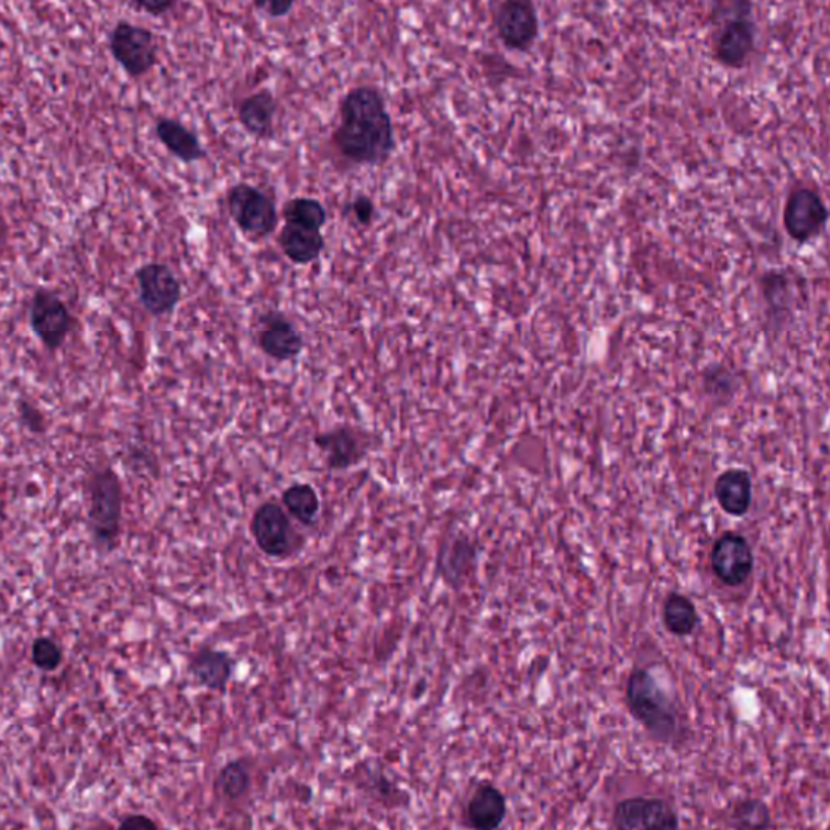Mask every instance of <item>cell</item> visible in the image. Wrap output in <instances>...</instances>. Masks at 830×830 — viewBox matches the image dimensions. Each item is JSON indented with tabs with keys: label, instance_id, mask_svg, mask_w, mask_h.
I'll return each mask as SVG.
<instances>
[{
	"label": "cell",
	"instance_id": "6da1fadb",
	"mask_svg": "<svg viewBox=\"0 0 830 830\" xmlns=\"http://www.w3.org/2000/svg\"><path fill=\"white\" fill-rule=\"evenodd\" d=\"M331 142L341 158L357 166H381L391 158L395 125L380 88L362 85L344 95Z\"/></svg>",
	"mask_w": 830,
	"mask_h": 830
},
{
	"label": "cell",
	"instance_id": "7a4b0ae2",
	"mask_svg": "<svg viewBox=\"0 0 830 830\" xmlns=\"http://www.w3.org/2000/svg\"><path fill=\"white\" fill-rule=\"evenodd\" d=\"M624 701L631 716L655 740L675 744L685 738L682 712L675 699L649 668L637 667L631 672Z\"/></svg>",
	"mask_w": 830,
	"mask_h": 830
},
{
	"label": "cell",
	"instance_id": "3957f363",
	"mask_svg": "<svg viewBox=\"0 0 830 830\" xmlns=\"http://www.w3.org/2000/svg\"><path fill=\"white\" fill-rule=\"evenodd\" d=\"M90 510L88 529L99 552L111 553L119 546L124 514V487L111 466L93 471L88 484Z\"/></svg>",
	"mask_w": 830,
	"mask_h": 830
},
{
	"label": "cell",
	"instance_id": "277c9868",
	"mask_svg": "<svg viewBox=\"0 0 830 830\" xmlns=\"http://www.w3.org/2000/svg\"><path fill=\"white\" fill-rule=\"evenodd\" d=\"M713 56L727 67H741L756 46V25L750 3H722L713 12Z\"/></svg>",
	"mask_w": 830,
	"mask_h": 830
},
{
	"label": "cell",
	"instance_id": "5b68a950",
	"mask_svg": "<svg viewBox=\"0 0 830 830\" xmlns=\"http://www.w3.org/2000/svg\"><path fill=\"white\" fill-rule=\"evenodd\" d=\"M251 534L263 555L273 560L292 558L302 552L306 539L276 501H265L254 511Z\"/></svg>",
	"mask_w": 830,
	"mask_h": 830
},
{
	"label": "cell",
	"instance_id": "8992f818",
	"mask_svg": "<svg viewBox=\"0 0 830 830\" xmlns=\"http://www.w3.org/2000/svg\"><path fill=\"white\" fill-rule=\"evenodd\" d=\"M225 204L229 217L245 235L265 239L278 229L279 213L275 201L252 184L239 182L232 186L225 195Z\"/></svg>",
	"mask_w": 830,
	"mask_h": 830
},
{
	"label": "cell",
	"instance_id": "52a82bcc",
	"mask_svg": "<svg viewBox=\"0 0 830 830\" xmlns=\"http://www.w3.org/2000/svg\"><path fill=\"white\" fill-rule=\"evenodd\" d=\"M109 49L115 63L132 78L150 74L158 64V43L155 34L152 30L128 20L115 23L109 34Z\"/></svg>",
	"mask_w": 830,
	"mask_h": 830
},
{
	"label": "cell",
	"instance_id": "ba28073f",
	"mask_svg": "<svg viewBox=\"0 0 830 830\" xmlns=\"http://www.w3.org/2000/svg\"><path fill=\"white\" fill-rule=\"evenodd\" d=\"M324 467L330 473H344L367 460L372 450V435L367 430L340 423L313 436Z\"/></svg>",
	"mask_w": 830,
	"mask_h": 830
},
{
	"label": "cell",
	"instance_id": "9c48e42d",
	"mask_svg": "<svg viewBox=\"0 0 830 830\" xmlns=\"http://www.w3.org/2000/svg\"><path fill=\"white\" fill-rule=\"evenodd\" d=\"M140 302L156 319L170 316L182 300V285L164 263H146L135 273Z\"/></svg>",
	"mask_w": 830,
	"mask_h": 830
},
{
	"label": "cell",
	"instance_id": "30bf717a",
	"mask_svg": "<svg viewBox=\"0 0 830 830\" xmlns=\"http://www.w3.org/2000/svg\"><path fill=\"white\" fill-rule=\"evenodd\" d=\"M30 327L47 350L57 351L63 347L74 327V317L57 294L37 289L30 309Z\"/></svg>",
	"mask_w": 830,
	"mask_h": 830
},
{
	"label": "cell",
	"instance_id": "8fae6325",
	"mask_svg": "<svg viewBox=\"0 0 830 830\" xmlns=\"http://www.w3.org/2000/svg\"><path fill=\"white\" fill-rule=\"evenodd\" d=\"M710 569L713 576L729 587H740L754 572V553L750 542L738 532L720 535L710 550Z\"/></svg>",
	"mask_w": 830,
	"mask_h": 830
},
{
	"label": "cell",
	"instance_id": "7c38bea8",
	"mask_svg": "<svg viewBox=\"0 0 830 830\" xmlns=\"http://www.w3.org/2000/svg\"><path fill=\"white\" fill-rule=\"evenodd\" d=\"M615 830H679L678 812L662 798L633 797L618 803Z\"/></svg>",
	"mask_w": 830,
	"mask_h": 830
},
{
	"label": "cell",
	"instance_id": "4fadbf2b",
	"mask_svg": "<svg viewBox=\"0 0 830 830\" xmlns=\"http://www.w3.org/2000/svg\"><path fill=\"white\" fill-rule=\"evenodd\" d=\"M828 217L825 200L816 190L799 187L788 195L784 225L794 241L808 242L818 237L825 231Z\"/></svg>",
	"mask_w": 830,
	"mask_h": 830
},
{
	"label": "cell",
	"instance_id": "5bb4252c",
	"mask_svg": "<svg viewBox=\"0 0 830 830\" xmlns=\"http://www.w3.org/2000/svg\"><path fill=\"white\" fill-rule=\"evenodd\" d=\"M259 351L276 362L296 361L306 347L302 333L289 317L278 310H268L259 319L256 334Z\"/></svg>",
	"mask_w": 830,
	"mask_h": 830
},
{
	"label": "cell",
	"instance_id": "9a60e30c",
	"mask_svg": "<svg viewBox=\"0 0 830 830\" xmlns=\"http://www.w3.org/2000/svg\"><path fill=\"white\" fill-rule=\"evenodd\" d=\"M494 23L505 46L514 51H528L538 40L541 30L534 3L522 0L500 3L494 15Z\"/></svg>",
	"mask_w": 830,
	"mask_h": 830
},
{
	"label": "cell",
	"instance_id": "2e32d148",
	"mask_svg": "<svg viewBox=\"0 0 830 830\" xmlns=\"http://www.w3.org/2000/svg\"><path fill=\"white\" fill-rule=\"evenodd\" d=\"M476 562V543L464 532H456L440 545L439 555H436V576L442 577L446 586L461 589L474 572Z\"/></svg>",
	"mask_w": 830,
	"mask_h": 830
},
{
	"label": "cell",
	"instance_id": "e0dca14e",
	"mask_svg": "<svg viewBox=\"0 0 830 830\" xmlns=\"http://www.w3.org/2000/svg\"><path fill=\"white\" fill-rule=\"evenodd\" d=\"M235 662L231 654L221 649L203 648L193 652L189 672L195 682L210 691L224 693L234 675Z\"/></svg>",
	"mask_w": 830,
	"mask_h": 830
},
{
	"label": "cell",
	"instance_id": "ac0fdd59",
	"mask_svg": "<svg viewBox=\"0 0 830 830\" xmlns=\"http://www.w3.org/2000/svg\"><path fill=\"white\" fill-rule=\"evenodd\" d=\"M276 112L278 101L266 88L248 95L237 104L239 122L256 140H272L275 136Z\"/></svg>",
	"mask_w": 830,
	"mask_h": 830
},
{
	"label": "cell",
	"instance_id": "d6986e66",
	"mask_svg": "<svg viewBox=\"0 0 830 830\" xmlns=\"http://www.w3.org/2000/svg\"><path fill=\"white\" fill-rule=\"evenodd\" d=\"M507 812L503 792L495 785L482 784L467 803V825L474 830H498L503 825Z\"/></svg>",
	"mask_w": 830,
	"mask_h": 830
},
{
	"label": "cell",
	"instance_id": "ffe728a7",
	"mask_svg": "<svg viewBox=\"0 0 830 830\" xmlns=\"http://www.w3.org/2000/svg\"><path fill=\"white\" fill-rule=\"evenodd\" d=\"M717 503L733 518L746 514L753 501V480L750 473L740 467L726 471L717 477L713 485Z\"/></svg>",
	"mask_w": 830,
	"mask_h": 830
},
{
	"label": "cell",
	"instance_id": "44dd1931",
	"mask_svg": "<svg viewBox=\"0 0 830 830\" xmlns=\"http://www.w3.org/2000/svg\"><path fill=\"white\" fill-rule=\"evenodd\" d=\"M278 244L283 254L294 265L307 266L319 262L327 247L321 231L302 228V225L286 223L278 235Z\"/></svg>",
	"mask_w": 830,
	"mask_h": 830
},
{
	"label": "cell",
	"instance_id": "7402d4cb",
	"mask_svg": "<svg viewBox=\"0 0 830 830\" xmlns=\"http://www.w3.org/2000/svg\"><path fill=\"white\" fill-rule=\"evenodd\" d=\"M156 136L164 148L184 164L198 163L207 158V152L201 146L197 133L192 132L186 125L180 124L176 119L161 118L156 122Z\"/></svg>",
	"mask_w": 830,
	"mask_h": 830
},
{
	"label": "cell",
	"instance_id": "603a6c76",
	"mask_svg": "<svg viewBox=\"0 0 830 830\" xmlns=\"http://www.w3.org/2000/svg\"><path fill=\"white\" fill-rule=\"evenodd\" d=\"M281 507L294 521L312 528L321 511L319 491L309 482H294L283 491Z\"/></svg>",
	"mask_w": 830,
	"mask_h": 830
},
{
	"label": "cell",
	"instance_id": "cb8c5ba5",
	"mask_svg": "<svg viewBox=\"0 0 830 830\" xmlns=\"http://www.w3.org/2000/svg\"><path fill=\"white\" fill-rule=\"evenodd\" d=\"M664 624L675 637L685 638L695 633L699 615L693 600L683 594L672 593L664 602Z\"/></svg>",
	"mask_w": 830,
	"mask_h": 830
},
{
	"label": "cell",
	"instance_id": "d4e9b609",
	"mask_svg": "<svg viewBox=\"0 0 830 830\" xmlns=\"http://www.w3.org/2000/svg\"><path fill=\"white\" fill-rule=\"evenodd\" d=\"M283 218L286 223L321 231L327 224L328 213L327 208L317 198L296 197L286 201L283 207Z\"/></svg>",
	"mask_w": 830,
	"mask_h": 830
},
{
	"label": "cell",
	"instance_id": "484cf974",
	"mask_svg": "<svg viewBox=\"0 0 830 830\" xmlns=\"http://www.w3.org/2000/svg\"><path fill=\"white\" fill-rule=\"evenodd\" d=\"M729 821L733 830H768L772 825L771 809L761 799H741L733 806Z\"/></svg>",
	"mask_w": 830,
	"mask_h": 830
},
{
	"label": "cell",
	"instance_id": "4316f807",
	"mask_svg": "<svg viewBox=\"0 0 830 830\" xmlns=\"http://www.w3.org/2000/svg\"><path fill=\"white\" fill-rule=\"evenodd\" d=\"M218 788L228 799H239L247 794L251 788V772L241 761H232L221 768L218 775Z\"/></svg>",
	"mask_w": 830,
	"mask_h": 830
},
{
	"label": "cell",
	"instance_id": "83f0119b",
	"mask_svg": "<svg viewBox=\"0 0 830 830\" xmlns=\"http://www.w3.org/2000/svg\"><path fill=\"white\" fill-rule=\"evenodd\" d=\"M32 659L40 671L54 672L63 664V649L54 639L37 638L33 642Z\"/></svg>",
	"mask_w": 830,
	"mask_h": 830
},
{
	"label": "cell",
	"instance_id": "f1b7e54d",
	"mask_svg": "<svg viewBox=\"0 0 830 830\" xmlns=\"http://www.w3.org/2000/svg\"><path fill=\"white\" fill-rule=\"evenodd\" d=\"M344 214L354 218L358 225L368 228L374 223L375 217H377V207H375L374 200L367 195H358L350 204L344 207Z\"/></svg>",
	"mask_w": 830,
	"mask_h": 830
},
{
	"label": "cell",
	"instance_id": "f546056e",
	"mask_svg": "<svg viewBox=\"0 0 830 830\" xmlns=\"http://www.w3.org/2000/svg\"><path fill=\"white\" fill-rule=\"evenodd\" d=\"M706 388L710 395L727 396L733 395L737 385H734L732 374L727 368L713 367L706 374Z\"/></svg>",
	"mask_w": 830,
	"mask_h": 830
},
{
	"label": "cell",
	"instance_id": "4dcf8cb0",
	"mask_svg": "<svg viewBox=\"0 0 830 830\" xmlns=\"http://www.w3.org/2000/svg\"><path fill=\"white\" fill-rule=\"evenodd\" d=\"M19 414L30 432L44 433V430H46V419H44L43 412L34 408L32 402H19Z\"/></svg>",
	"mask_w": 830,
	"mask_h": 830
},
{
	"label": "cell",
	"instance_id": "1f68e13d",
	"mask_svg": "<svg viewBox=\"0 0 830 830\" xmlns=\"http://www.w3.org/2000/svg\"><path fill=\"white\" fill-rule=\"evenodd\" d=\"M256 9L265 10L272 19H283L288 16L290 10L294 9V2H286V0H265V2H255Z\"/></svg>",
	"mask_w": 830,
	"mask_h": 830
},
{
	"label": "cell",
	"instance_id": "d6a6232c",
	"mask_svg": "<svg viewBox=\"0 0 830 830\" xmlns=\"http://www.w3.org/2000/svg\"><path fill=\"white\" fill-rule=\"evenodd\" d=\"M176 5L177 3L173 2V0H169V2H155V0L148 2V0H139V2L132 3V7H135V9L145 10L146 13H150V15L153 16L164 15V13L169 12V10H173Z\"/></svg>",
	"mask_w": 830,
	"mask_h": 830
},
{
	"label": "cell",
	"instance_id": "836d02e7",
	"mask_svg": "<svg viewBox=\"0 0 830 830\" xmlns=\"http://www.w3.org/2000/svg\"><path fill=\"white\" fill-rule=\"evenodd\" d=\"M119 830H158V826L148 816L133 815L122 821Z\"/></svg>",
	"mask_w": 830,
	"mask_h": 830
}]
</instances>
